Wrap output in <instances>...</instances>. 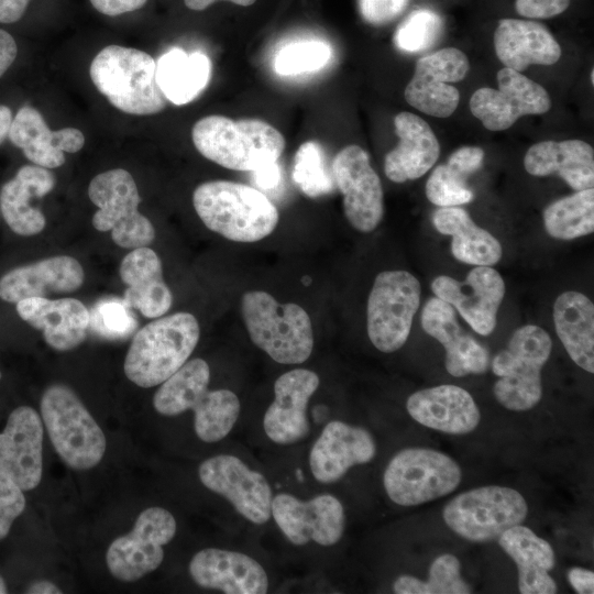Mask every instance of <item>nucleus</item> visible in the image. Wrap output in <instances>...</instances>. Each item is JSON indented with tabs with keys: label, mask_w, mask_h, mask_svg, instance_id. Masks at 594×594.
Segmentation results:
<instances>
[{
	"label": "nucleus",
	"mask_w": 594,
	"mask_h": 594,
	"mask_svg": "<svg viewBox=\"0 0 594 594\" xmlns=\"http://www.w3.org/2000/svg\"><path fill=\"white\" fill-rule=\"evenodd\" d=\"M570 0H516V11L529 19H549L564 12Z\"/></svg>",
	"instance_id": "nucleus-47"
},
{
	"label": "nucleus",
	"mask_w": 594,
	"mask_h": 594,
	"mask_svg": "<svg viewBox=\"0 0 594 594\" xmlns=\"http://www.w3.org/2000/svg\"><path fill=\"white\" fill-rule=\"evenodd\" d=\"M198 475L204 486L224 497L249 521L255 525L268 521L272 488L262 473L251 470L238 457H211L199 465Z\"/></svg>",
	"instance_id": "nucleus-16"
},
{
	"label": "nucleus",
	"mask_w": 594,
	"mask_h": 594,
	"mask_svg": "<svg viewBox=\"0 0 594 594\" xmlns=\"http://www.w3.org/2000/svg\"><path fill=\"white\" fill-rule=\"evenodd\" d=\"M497 82L498 89L480 88L470 99L472 114L490 131L506 130L522 116L542 114L551 108L547 90L519 72L504 67Z\"/></svg>",
	"instance_id": "nucleus-15"
},
{
	"label": "nucleus",
	"mask_w": 594,
	"mask_h": 594,
	"mask_svg": "<svg viewBox=\"0 0 594 594\" xmlns=\"http://www.w3.org/2000/svg\"><path fill=\"white\" fill-rule=\"evenodd\" d=\"M155 69L156 63L147 53L109 45L92 59L90 78L117 109L150 116L161 112L167 103L156 81Z\"/></svg>",
	"instance_id": "nucleus-5"
},
{
	"label": "nucleus",
	"mask_w": 594,
	"mask_h": 594,
	"mask_svg": "<svg viewBox=\"0 0 594 594\" xmlns=\"http://www.w3.org/2000/svg\"><path fill=\"white\" fill-rule=\"evenodd\" d=\"M120 277L128 286L124 302L147 318L165 315L173 302V295L163 278L162 262L147 246L133 249L120 265Z\"/></svg>",
	"instance_id": "nucleus-32"
},
{
	"label": "nucleus",
	"mask_w": 594,
	"mask_h": 594,
	"mask_svg": "<svg viewBox=\"0 0 594 594\" xmlns=\"http://www.w3.org/2000/svg\"><path fill=\"white\" fill-rule=\"evenodd\" d=\"M319 383V376L307 369H294L277 377L275 398L263 418V428L271 441L293 444L309 435L307 407Z\"/></svg>",
	"instance_id": "nucleus-21"
},
{
	"label": "nucleus",
	"mask_w": 594,
	"mask_h": 594,
	"mask_svg": "<svg viewBox=\"0 0 594 594\" xmlns=\"http://www.w3.org/2000/svg\"><path fill=\"white\" fill-rule=\"evenodd\" d=\"M502 549L518 569L521 594H553L557 584L549 575L554 568V551L550 543L525 526H514L498 537Z\"/></svg>",
	"instance_id": "nucleus-34"
},
{
	"label": "nucleus",
	"mask_w": 594,
	"mask_h": 594,
	"mask_svg": "<svg viewBox=\"0 0 594 594\" xmlns=\"http://www.w3.org/2000/svg\"><path fill=\"white\" fill-rule=\"evenodd\" d=\"M442 31V20L433 11L416 10L397 28L395 45L405 52H421L432 46Z\"/></svg>",
	"instance_id": "nucleus-41"
},
{
	"label": "nucleus",
	"mask_w": 594,
	"mask_h": 594,
	"mask_svg": "<svg viewBox=\"0 0 594 594\" xmlns=\"http://www.w3.org/2000/svg\"><path fill=\"white\" fill-rule=\"evenodd\" d=\"M435 228L442 234L451 235L453 256L465 264L491 266L503 254L499 241L472 220L460 207H440L433 212Z\"/></svg>",
	"instance_id": "nucleus-36"
},
{
	"label": "nucleus",
	"mask_w": 594,
	"mask_h": 594,
	"mask_svg": "<svg viewBox=\"0 0 594 594\" xmlns=\"http://www.w3.org/2000/svg\"><path fill=\"white\" fill-rule=\"evenodd\" d=\"M25 507L23 491L0 471V540L6 538L16 517Z\"/></svg>",
	"instance_id": "nucleus-45"
},
{
	"label": "nucleus",
	"mask_w": 594,
	"mask_h": 594,
	"mask_svg": "<svg viewBox=\"0 0 594 594\" xmlns=\"http://www.w3.org/2000/svg\"><path fill=\"white\" fill-rule=\"evenodd\" d=\"M26 593L31 594H56L62 593V591L52 582L50 581H36L32 583L28 590Z\"/></svg>",
	"instance_id": "nucleus-55"
},
{
	"label": "nucleus",
	"mask_w": 594,
	"mask_h": 594,
	"mask_svg": "<svg viewBox=\"0 0 594 594\" xmlns=\"http://www.w3.org/2000/svg\"><path fill=\"white\" fill-rule=\"evenodd\" d=\"M420 294L419 280L407 271H384L375 277L367 298L366 328L378 351L392 353L406 343Z\"/></svg>",
	"instance_id": "nucleus-11"
},
{
	"label": "nucleus",
	"mask_w": 594,
	"mask_h": 594,
	"mask_svg": "<svg viewBox=\"0 0 594 594\" xmlns=\"http://www.w3.org/2000/svg\"><path fill=\"white\" fill-rule=\"evenodd\" d=\"M12 113L9 107L0 105V144L8 138Z\"/></svg>",
	"instance_id": "nucleus-56"
},
{
	"label": "nucleus",
	"mask_w": 594,
	"mask_h": 594,
	"mask_svg": "<svg viewBox=\"0 0 594 594\" xmlns=\"http://www.w3.org/2000/svg\"><path fill=\"white\" fill-rule=\"evenodd\" d=\"M406 408L417 422L451 435L473 431L481 419L471 394L457 385H439L415 392L408 397Z\"/></svg>",
	"instance_id": "nucleus-27"
},
{
	"label": "nucleus",
	"mask_w": 594,
	"mask_h": 594,
	"mask_svg": "<svg viewBox=\"0 0 594 594\" xmlns=\"http://www.w3.org/2000/svg\"><path fill=\"white\" fill-rule=\"evenodd\" d=\"M16 311L24 321L41 330L45 342L57 351H68L86 338L90 314L75 298H25L16 302Z\"/></svg>",
	"instance_id": "nucleus-28"
},
{
	"label": "nucleus",
	"mask_w": 594,
	"mask_h": 594,
	"mask_svg": "<svg viewBox=\"0 0 594 594\" xmlns=\"http://www.w3.org/2000/svg\"><path fill=\"white\" fill-rule=\"evenodd\" d=\"M557 334L572 361L594 373V305L582 293L568 290L553 304Z\"/></svg>",
	"instance_id": "nucleus-35"
},
{
	"label": "nucleus",
	"mask_w": 594,
	"mask_h": 594,
	"mask_svg": "<svg viewBox=\"0 0 594 594\" xmlns=\"http://www.w3.org/2000/svg\"><path fill=\"white\" fill-rule=\"evenodd\" d=\"M408 4V0H359L363 19L373 25L386 24L399 16Z\"/></svg>",
	"instance_id": "nucleus-46"
},
{
	"label": "nucleus",
	"mask_w": 594,
	"mask_h": 594,
	"mask_svg": "<svg viewBox=\"0 0 594 594\" xmlns=\"http://www.w3.org/2000/svg\"><path fill=\"white\" fill-rule=\"evenodd\" d=\"M548 234L573 240L594 231V189L578 190L547 206L542 215Z\"/></svg>",
	"instance_id": "nucleus-38"
},
{
	"label": "nucleus",
	"mask_w": 594,
	"mask_h": 594,
	"mask_svg": "<svg viewBox=\"0 0 594 594\" xmlns=\"http://www.w3.org/2000/svg\"><path fill=\"white\" fill-rule=\"evenodd\" d=\"M89 324L106 338L121 339L134 331L136 321L127 304L106 300L94 308Z\"/></svg>",
	"instance_id": "nucleus-44"
},
{
	"label": "nucleus",
	"mask_w": 594,
	"mask_h": 594,
	"mask_svg": "<svg viewBox=\"0 0 594 594\" xmlns=\"http://www.w3.org/2000/svg\"><path fill=\"white\" fill-rule=\"evenodd\" d=\"M193 204L209 230L234 242L260 241L275 230L279 220L266 195L230 180L200 184L193 194Z\"/></svg>",
	"instance_id": "nucleus-2"
},
{
	"label": "nucleus",
	"mask_w": 594,
	"mask_h": 594,
	"mask_svg": "<svg viewBox=\"0 0 594 594\" xmlns=\"http://www.w3.org/2000/svg\"><path fill=\"white\" fill-rule=\"evenodd\" d=\"M527 513V503L519 492L488 485L459 494L446 505L442 516L460 537L486 542L520 525Z\"/></svg>",
	"instance_id": "nucleus-9"
},
{
	"label": "nucleus",
	"mask_w": 594,
	"mask_h": 594,
	"mask_svg": "<svg viewBox=\"0 0 594 594\" xmlns=\"http://www.w3.org/2000/svg\"><path fill=\"white\" fill-rule=\"evenodd\" d=\"M428 200L439 207H457L471 202L473 191L466 185V177L443 164L437 166L426 183Z\"/></svg>",
	"instance_id": "nucleus-43"
},
{
	"label": "nucleus",
	"mask_w": 594,
	"mask_h": 594,
	"mask_svg": "<svg viewBox=\"0 0 594 594\" xmlns=\"http://www.w3.org/2000/svg\"><path fill=\"white\" fill-rule=\"evenodd\" d=\"M483 160L484 151L481 147L462 146L450 155L447 165L468 178L482 166Z\"/></svg>",
	"instance_id": "nucleus-48"
},
{
	"label": "nucleus",
	"mask_w": 594,
	"mask_h": 594,
	"mask_svg": "<svg viewBox=\"0 0 594 594\" xmlns=\"http://www.w3.org/2000/svg\"><path fill=\"white\" fill-rule=\"evenodd\" d=\"M7 585L4 580L0 576V594L7 593Z\"/></svg>",
	"instance_id": "nucleus-57"
},
{
	"label": "nucleus",
	"mask_w": 594,
	"mask_h": 594,
	"mask_svg": "<svg viewBox=\"0 0 594 594\" xmlns=\"http://www.w3.org/2000/svg\"><path fill=\"white\" fill-rule=\"evenodd\" d=\"M18 54V46L13 36L0 29V77L12 65Z\"/></svg>",
	"instance_id": "nucleus-51"
},
{
	"label": "nucleus",
	"mask_w": 594,
	"mask_h": 594,
	"mask_svg": "<svg viewBox=\"0 0 594 594\" xmlns=\"http://www.w3.org/2000/svg\"><path fill=\"white\" fill-rule=\"evenodd\" d=\"M568 580L576 593H594V573L583 568H572L568 572Z\"/></svg>",
	"instance_id": "nucleus-50"
},
{
	"label": "nucleus",
	"mask_w": 594,
	"mask_h": 594,
	"mask_svg": "<svg viewBox=\"0 0 594 594\" xmlns=\"http://www.w3.org/2000/svg\"><path fill=\"white\" fill-rule=\"evenodd\" d=\"M147 0H90L92 7L100 13L116 16L142 8Z\"/></svg>",
	"instance_id": "nucleus-49"
},
{
	"label": "nucleus",
	"mask_w": 594,
	"mask_h": 594,
	"mask_svg": "<svg viewBox=\"0 0 594 594\" xmlns=\"http://www.w3.org/2000/svg\"><path fill=\"white\" fill-rule=\"evenodd\" d=\"M210 369L202 359L187 361L165 380L153 397L155 410L163 416L194 411V428L204 442L222 440L240 415V400L230 389H209Z\"/></svg>",
	"instance_id": "nucleus-1"
},
{
	"label": "nucleus",
	"mask_w": 594,
	"mask_h": 594,
	"mask_svg": "<svg viewBox=\"0 0 594 594\" xmlns=\"http://www.w3.org/2000/svg\"><path fill=\"white\" fill-rule=\"evenodd\" d=\"M254 180L260 188L274 189L280 180V168L277 162L265 165L254 172Z\"/></svg>",
	"instance_id": "nucleus-53"
},
{
	"label": "nucleus",
	"mask_w": 594,
	"mask_h": 594,
	"mask_svg": "<svg viewBox=\"0 0 594 594\" xmlns=\"http://www.w3.org/2000/svg\"><path fill=\"white\" fill-rule=\"evenodd\" d=\"M331 173L349 223L363 233L375 230L384 216V194L367 152L355 144L343 147L333 158Z\"/></svg>",
	"instance_id": "nucleus-14"
},
{
	"label": "nucleus",
	"mask_w": 594,
	"mask_h": 594,
	"mask_svg": "<svg viewBox=\"0 0 594 594\" xmlns=\"http://www.w3.org/2000/svg\"><path fill=\"white\" fill-rule=\"evenodd\" d=\"M397 594H469L470 585L461 578L460 562L450 553L438 557L429 568V578L421 581L411 575H400L393 583Z\"/></svg>",
	"instance_id": "nucleus-39"
},
{
	"label": "nucleus",
	"mask_w": 594,
	"mask_h": 594,
	"mask_svg": "<svg viewBox=\"0 0 594 594\" xmlns=\"http://www.w3.org/2000/svg\"><path fill=\"white\" fill-rule=\"evenodd\" d=\"M220 0H184L186 7L194 11H202L210 7L212 3ZM241 7H249L253 4L256 0H226Z\"/></svg>",
	"instance_id": "nucleus-54"
},
{
	"label": "nucleus",
	"mask_w": 594,
	"mask_h": 594,
	"mask_svg": "<svg viewBox=\"0 0 594 594\" xmlns=\"http://www.w3.org/2000/svg\"><path fill=\"white\" fill-rule=\"evenodd\" d=\"M461 470L449 455L427 448H407L387 464L383 483L388 497L402 506H415L453 492Z\"/></svg>",
	"instance_id": "nucleus-12"
},
{
	"label": "nucleus",
	"mask_w": 594,
	"mask_h": 594,
	"mask_svg": "<svg viewBox=\"0 0 594 594\" xmlns=\"http://www.w3.org/2000/svg\"><path fill=\"white\" fill-rule=\"evenodd\" d=\"M524 166L532 176L557 174L576 191L594 185V151L582 140L536 143L528 148Z\"/></svg>",
	"instance_id": "nucleus-31"
},
{
	"label": "nucleus",
	"mask_w": 594,
	"mask_h": 594,
	"mask_svg": "<svg viewBox=\"0 0 594 594\" xmlns=\"http://www.w3.org/2000/svg\"><path fill=\"white\" fill-rule=\"evenodd\" d=\"M494 47L505 67L519 73L531 65H552L561 57V47L551 32L532 20H501L494 32Z\"/></svg>",
	"instance_id": "nucleus-30"
},
{
	"label": "nucleus",
	"mask_w": 594,
	"mask_h": 594,
	"mask_svg": "<svg viewBox=\"0 0 594 594\" xmlns=\"http://www.w3.org/2000/svg\"><path fill=\"white\" fill-rule=\"evenodd\" d=\"M241 312L251 341L280 364H300L314 349L309 315L297 304H280L263 290L246 292Z\"/></svg>",
	"instance_id": "nucleus-6"
},
{
	"label": "nucleus",
	"mask_w": 594,
	"mask_h": 594,
	"mask_svg": "<svg viewBox=\"0 0 594 594\" xmlns=\"http://www.w3.org/2000/svg\"><path fill=\"white\" fill-rule=\"evenodd\" d=\"M41 416L55 451L69 468L88 470L102 460L105 433L70 387L48 386L41 399Z\"/></svg>",
	"instance_id": "nucleus-7"
},
{
	"label": "nucleus",
	"mask_w": 594,
	"mask_h": 594,
	"mask_svg": "<svg viewBox=\"0 0 594 594\" xmlns=\"http://www.w3.org/2000/svg\"><path fill=\"white\" fill-rule=\"evenodd\" d=\"M431 290L454 307L476 333L488 336L494 331L505 283L493 267L475 266L463 282L447 275L437 276Z\"/></svg>",
	"instance_id": "nucleus-19"
},
{
	"label": "nucleus",
	"mask_w": 594,
	"mask_h": 594,
	"mask_svg": "<svg viewBox=\"0 0 594 594\" xmlns=\"http://www.w3.org/2000/svg\"><path fill=\"white\" fill-rule=\"evenodd\" d=\"M55 186L54 175L44 167L25 165L7 182L0 191V208L10 229L19 235L40 233L46 223L41 210L31 206L33 198H41Z\"/></svg>",
	"instance_id": "nucleus-33"
},
{
	"label": "nucleus",
	"mask_w": 594,
	"mask_h": 594,
	"mask_svg": "<svg viewBox=\"0 0 594 594\" xmlns=\"http://www.w3.org/2000/svg\"><path fill=\"white\" fill-rule=\"evenodd\" d=\"M397 146L384 160V172L394 183L414 180L425 175L437 162L440 145L430 125L410 112L394 118Z\"/></svg>",
	"instance_id": "nucleus-29"
},
{
	"label": "nucleus",
	"mask_w": 594,
	"mask_h": 594,
	"mask_svg": "<svg viewBox=\"0 0 594 594\" xmlns=\"http://www.w3.org/2000/svg\"><path fill=\"white\" fill-rule=\"evenodd\" d=\"M421 328L438 340L446 350V369L449 374L462 377L482 374L490 365V353L472 336L465 333L454 308L438 297L427 300L420 315Z\"/></svg>",
	"instance_id": "nucleus-24"
},
{
	"label": "nucleus",
	"mask_w": 594,
	"mask_h": 594,
	"mask_svg": "<svg viewBox=\"0 0 594 594\" xmlns=\"http://www.w3.org/2000/svg\"><path fill=\"white\" fill-rule=\"evenodd\" d=\"M552 350L549 333L535 324L514 331L506 349L492 361V371L499 378L493 392L497 402L513 411H526L541 399V370Z\"/></svg>",
	"instance_id": "nucleus-8"
},
{
	"label": "nucleus",
	"mask_w": 594,
	"mask_h": 594,
	"mask_svg": "<svg viewBox=\"0 0 594 594\" xmlns=\"http://www.w3.org/2000/svg\"><path fill=\"white\" fill-rule=\"evenodd\" d=\"M31 0H0V23L19 21Z\"/></svg>",
	"instance_id": "nucleus-52"
},
{
	"label": "nucleus",
	"mask_w": 594,
	"mask_h": 594,
	"mask_svg": "<svg viewBox=\"0 0 594 594\" xmlns=\"http://www.w3.org/2000/svg\"><path fill=\"white\" fill-rule=\"evenodd\" d=\"M85 278L84 270L74 257L58 255L15 267L0 278V298L14 302L50 294L72 293Z\"/></svg>",
	"instance_id": "nucleus-26"
},
{
	"label": "nucleus",
	"mask_w": 594,
	"mask_h": 594,
	"mask_svg": "<svg viewBox=\"0 0 594 594\" xmlns=\"http://www.w3.org/2000/svg\"><path fill=\"white\" fill-rule=\"evenodd\" d=\"M271 515L285 537L295 546L315 541L336 544L343 535L345 515L341 502L331 494L301 501L280 493L272 499Z\"/></svg>",
	"instance_id": "nucleus-17"
},
{
	"label": "nucleus",
	"mask_w": 594,
	"mask_h": 594,
	"mask_svg": "<svg viewBox=\"0 0 594 594\" xmlns=\"http://www.w3.org/2000/svg\"><path fill=\"white\" fill-rule=\"evenodd\" d=\"M591 82L593 84L594 82V73H593V69L591 72Z\"/></svg>",
	"instance_id": "nucleus-58"
},
{
	"label": "nucleus",
	"mask_w": 594,
	"mask_h": 594,
	"mask_svg": "<svg viewBox=\"0 0 594 594\" xmlns=\"http://www.w3.org/2000/svg\"><path fill=\"white\" fill-rule=\"evenodd\" d=\"M8 138L37 166L56 168L65 163L64 152L76 153L85 144L82 132L76 128L52 131L42 114L33 107H22L11 121Z\"/></svg>",
	"instance_id": "nucleus-25"
},
{
	"label": "nucleus",
	"mask_w": 594,
	"mask_h": 594,
	"mask_svg": "<svg viewBox=\"0 0 594 594\" xmlns=\"http://www.w3.org/2000/svg\"><path fill=\"white\" fill-rule=\"evenodd\" d=\"M376 454V443L364 428L340 420L328 422L309 453V466L316 481H339L354 465L369 463Z\"/></svg>",
	"instance_id": "nucleus-22"
},
{
	"label": "nucleus",
	"mask_w": 594,
	"mask_h": 594,
	"mask_svg": "<svg viewBox=\"0 0 594 594\" xmlns=\"http://www.w3.org/2000/svg\"><path fill=\"white\" fill-rule=\"evenodd\" d=\"M43 421L29 406L15 408L0 432V471L22 491L35 488L43 472Z\"/></svg>",
	"instance_id": "nucleus-20"
},
{
	"label": "nucleus",
	"mask_w": 594,
	"mask_h": 594,
	"mask_svg": "<svg viewBox=\"0 0 594 594\" xmlns=\"http://www.w3.org/2000/svg\"><path fill=\"white\" fill-rule=\"evenodd\" d=\"M331 47L320 41L299 42L283 47L274 68L282 76L298 75L322 68L331 58Z\"/></svg>",
	"instance_id": "nucleus-42"
},
{
	"label": "nucleus",
	"mask_w": 594,
	"mask_h": 594,
	"mask_svg": "<svg viewBox=\"0 0 594 594\" xmlns=\"http://www.w3.org/2000/svg\"><path fill=\"white\" fill-rule=\"evenodd\" d=\"M292 176L300 191L309 198L324 196L336 188L324 151L317 141H307L299 146Z\"/></svg>",
	"instance_id": "nucleus-40"
},
{
	"label": "nucleus",
	"mask_w": 594,
	"mask_h": 594,
	"mask_svg": "<svg viewBox=\"0 0 594 594\" xmlns=\"http://www.w3.org/2000/svg\"><path fill=\"white\" fill-rule=\"evenodd\" d=\"M189 574L204 588L227 594H265L268 576L264 568L245 553L206 548L189 562Z\"/></svg>",
	"instance_id": "nucleus-23"
},
{
	"label": "nucleus",
	"mask_w": 594,
	"mask_h": 594,
	"mask_svg": "<svg viewBox=\"0 0 594 594\" xmlns=\"http://www.w3.org/2000/svg\"><path fill=\"white\" fill-rule=\"evenodd\" d=\"M176 534V520L165 508L150 507L136 518L133 529L109 546L106 562L119 581L134 582L156 570L164 559L163 547Z\"/></svg>",
	"instance_id": "nucleus-13"
},
{
	"label": "nucleus",
	"mask_w": 594,
	"mask_h": 594,
	"mask_svg": "<svg viewBox=\"0 0 594 594\" xmlns=\"http://www.w3.org/2000/svg\"><path fill=\"white\" fill-rule=\"evenodd\" d=\"M191 139L202 156L239 172H254L277 162L286 145L283 134L265 121H234L218 114L199 119Z\"/></svg>",
	"instance_id": "nucleus-3"
},
{
	"label": "nucleus",
	"mask_w": 594,
	"mask_h": 594,
	"mask_svg": "<svg viewBox=\"0 0 594 594\" xmlns=\"http://www.w3.org/2000/svg\"><path fill=\"white\" fill-rule=\"evenodd\" d=\"M88 195L99 208L92 216V226L101 232L111 231L117 245L136 249L153 242L154 227L138 210L141 198L128 170L116 168L98 174L89 184Z\"/></svg>",
	"instance_id": "nucleus-10"
},
{
	"label": "nucleus",
	"mask_w": 594,
	"mask_h": 594,
	"mask_svg": "<svg viewBox=\"0 0 594 594\" xmlns=\"http://www.w3.org/2000/svg\"><path fill=\"white\" fill-rule=\"evenodd\" d=\"M156 81L167 101L182 106L193 101L208 85L211 62L201 52L174 47L156 62Z\"/></svg>",
	"instance_id": "nucleus-37"
},
{
	"label": "nucleus",
	"mask_w": 594,
	"mask_h": 594,
	"mask_svg": "<svg viewBox=\"0 0 594 594\" xmlns=\"http://www.w3.org/2000/svg\"><path fill=\"white\" fill-rule=\"evenodd\" d=\"M199 337L198 321L189 312L158 317L133 337L124 360L125 376L140 387L162 384L187 362Z\"/></svg>",
	"instance_id": "nucleus-4"
},
{
	"label": "nucleus",
	"mask_w": 594,
	"mask_h": 594,
	"mask_svg": "<svg viewBox=\"0 0 594 594\" xmlns=\"http://www.w3.org/2000/svg\"><path fill=\"white\" fill-rule=\"evenodd\" d=\"M470 68L466 55L446 47L417 61L411 80L405 88L406 101L436 118H448L457 109L459 90L450 82L461 81Z\"/></svg>",
	"instance_id": "nucleus-18"
}]
</instances>
